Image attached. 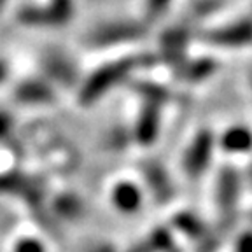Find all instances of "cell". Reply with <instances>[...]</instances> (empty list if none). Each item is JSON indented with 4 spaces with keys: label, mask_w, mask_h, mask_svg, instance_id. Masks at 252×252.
<instances>
[{
    "label": "cell",
    "mask_w": 252,
    "mask_h": 252,
    "mask_svg": "<svg viewBox=\"0 0 252 252\" xmlns=\"http://www.w3.org/2000/svg\"><path fill=\"white\" fill-rule=\"evenodd\" d=\"M138 193L137 189L133 188V186L130 184H121L116 188L114 191V201L118 207H121V209L125 210H133L135 207L138 205Z\"/></svg>",
    "instance_id": "obj_6"
},
{
    "label": "cell",
    "mask_w": 252,
    "mask_h": 252,
    "mask_svg": "<svg viewBox=\"0 0 252 252\" xmlns=\"http://www.w3.org/2000/svg\"><path fill=\"white\" fill-rule=\"evenodd\" d=\"M72 16V5L68 2H55L47 5H30L20 12V21L35 27H58L67 23Z\"/></svg>",
    "instance_id": "obj_3"
},
{
    "label": "cell",
    "mask_w": 252,
    "mask_h": 252,
    "mask_svg": "<svg viewBox=\"0 0 252 252\" xmlns=\"http://www.w3.org/2000/svg\"><path fill=\"white\" fill-rule=\"evenodd\" d=\"M138 33H140V32H138L137 25L119 21V23H109V25H103V27L96 28V30L91 33L90 40L93 46H109V44H114V42H118V40L133 39Z\"/></svg>",
    "instance_id": "obj_4"
},
{
    "label": "cell",
    "mask_w": 252,
    "mask_h": 252,
    "mask_svg": "<svg viewBox=\"0 0 252 252\" xmlns=\"http://www.w3.org/2000/svg\"><path fill=\"white\" fill-rule=\"evenodd\" d=\"M53 90L49 84L39 79H28L16 90V100L21 103H47L53 100Z\"/></svg>",
    "instance_id": "obj_5"
},
{
    "label": "cell",
    "mask_w": 252,
    "mask_h": 252,
    "mask_svg": "<svg viewBox=\"0 0 252 252\" xmlns=\"http://www.w3.org/2000/svg\"><path fill=\"white\" fill-rule=\"evenodd\" d=\"M0 193L14 194L16 198L33 205L44 198V182L28 173L9 172L0 175Z\"/></svg>",
    "instance_id": "obj_2"
},
{
    "label": "cell",
    "mask_w": 252,
    "mask_h": 252,
    "mask_svg": "<svg viewBox=\"0 0 252 252\" xmlns=\"http://www.w3.org/2000/svg\"><path fill=\"white\" fill-rule=\"evenodd\" d=\"M5 74H7V67H5V63L2 62V60H0V83L4 81Z\"/></svg>",
    "instance_id": "obj_10"
},
{
    "label": "cell",
    "mask_w": 252,
    "mask_h": 252,
    "mask_svg": "<svg viewBox=\"0 0 252 252\" xmlns=\"http://www.w3.org/2000/svg\"><path fill=\"white\" fill-rule=\"evenodd\" d=\"M14 252H46L44 245L35 238H21L14 245Z\"/></svg>",
    "instance_id": "obj_8"
},
{
    "label": "cell",
    "mask_w": 252,
    "mask_h": 252,
    "mask_svg": "<svg viewBox=\"0 0 252 252\" xmlns=\"http://www.w3.org/2000/svg\"><path fill=\"white\" fill-rule=\"evenodd\" d=\"M133 68L131 60H119V62L107 63L100 67L96 72L86 79L81 91H79V102L83 105H90L96 98H100L110 86H114L118 81H121L128 72Z\"/></svg>",
    "instance_id": "obj_1"
},
{
    "label": "cell",
    "mask_w": 252,
    "mask_h": 252,
    "mask_svg": "<svg viewBox=\"0 0 252 252\" xmlns=\"http://www.w3.org/2000/svg\"><path fill=\"white\" fill-rule=\"evenodd\" d=\"M49 72L53 74V77L63 79V81H72V65H68L67 60L62 55H53L49 58Z\"/></svg>",
    "instance_id": "obj_7"
},
{
    "label": "cell",
    "mask_w": 252,
    "mask_h": 252,
    "mask_svg": "<svg viewBox=\"0 0 252 252\" xmlns=\"http://www.w3.org/2000/svg\"><path fill=\"white\" fill-rule=\"evenodd\" d=\"M9 128H11V118L0 110V138H4L7 135Z\"/></svg>",
    "instance_id": "obj_9"
}]
</instances>
